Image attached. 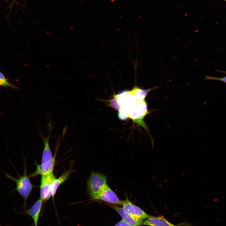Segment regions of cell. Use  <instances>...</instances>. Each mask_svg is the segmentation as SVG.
I'll use <instances>...</instances> for the list:
<instances>
[{
  "label": "cell",
  "mask_w": 226,
  "mask_h": 226,
  "mask_svg": "<svg viewBox=\"0 0 226 226\" xmlns=\"http://www.w3.org/2000/svg\"><path fill=\"white\" fill-rule=\"evenodd\" d=\"M146 95L141 90L134 87L131 91H123L115 96L111 102L113 107L119 111V117L124 120L129 117L149 133L143 119L148 114L145 100Z\"/></svg>",
  "instance_id": "cell-1"
},
{
  "label": "cell",
  "mask_w": 226,
  "mask_h": 226,
  "mask_svg": "<svg viewBox=\"0 0 226 226\" xmlns=\"http://www.w3.org/2000/svg\"><path fill=\"white\" fill-rule=\"evenodd\" d=\"M107 185L105 175L93 172L87 181V191L91 198L95 199Z\"/></svg>",
  "instance_id": "cell-2"
},
{
  "label": "cell",
  "mask_w": 226,
  "mask_h": 226,
  "mask_svg": "<svg viewBox=\"0 0 226 226\" xmlns=\"http://www.w3.org/2000/svg\"><path fill=\"white\" fill-rule=\"evenodd\" d=\"M4 174L7 178L16 183V187L15 190H16L24 199V203L23 207L26 209L27 200L33 187L30 179V177L27 175L26 165H24V172L23 175L21 176L19 175V178L18 179L6 173Z\"/></svg>",
  "instance_id": "cell-3"
},
{
  "label": "cell",
  "mask_w": 226,
  "mask_h": 226,
  "mask_svg": "<svg viewBox=\"0 0 226 226\" xmlns=\"http://www.w3.org/2000/svg\"><path fill=\"white\" fill-rule=\"evenodd\" d=\"M121 206L125 211L135 218L144 220L151 216L134 204L127 197L125 200L122 201Z\"/></svg>",
  "instance_id": "cell-4"
},
{
  "label": "cell",
  "mask_w": 226,
  "mask_h": 226,
  "mask_svg": "<svg viewBox=\"0 0 226 226\" xmlns=\"http://www.w3.org/2000/svg\"><path fill=\"white\" fill-rule=\"evenodd\" d=\"M55 178L53 173L41 176L40 198L43 201L48 200L51 196V185Z\"/></svg>",
  "instance_id": "cell-5"
},
{
  "label": "cell",
  "mask_w": 226,
  "mask_h": 226,
  "mask_svg": "<svg viewBox=\"0 0 226 226\" xmlns=\"http://www.w3.org/2000/svg\"><path fill=\"white\" fill-rule=\"evenodd\" d=\"M57 148H56L55 153L50 160L44 163H41V164H38L35 163L36 169L33 173L29 175L30 177L34 178L39 175L41 176L53 173Z\"/></svg>",
  "instance_id": "cell-6"
},
{
  "label": "cell",
  "mask_w": 226,
  "mask_h": 226,
  "mask_svg": "<svg viewBox=\"0 0 226 226\" xmlns=\"http://www.w3.org/2000/svg\"><path fill=\"white\" fill-rule=\"evenodd\" d=\"M95 200L105 202L108 204L121 205L122 200L107 185L97 196Z\"/></svg>",
  "instance_id": "cell-7"
},
{
  "label": "cell",
  "mask_w": 226,
  "mask_h": 226,
  "mask_svg": "<svg viewBox=\"0 0 226 226\" xmlns=\"http://www.w3.org/2000/svg\"><path fill=\"white\" fill-rule=\"evenodd\" d=\"M108 205L115 210L125 221L131 226H141L143 220L133 217L126 213L121 208L117 205L108 204Z\"/></svg>",
  "instance_id": "cell-8"
},
{
  "label": "cell",
  "mask_w": 226,
  "mask_h": 226,
  "mask_svg": "<svg viewBox=\"0 0 226 226\" xmlns=\"http://www.w3.org/2000/svg\"><path fill=\"white\" fill-rule=\"evenodd\" d=\"M48 126L49 128L48 134L47 137H45L42 135L40 128L39 127L40 136L44 144V148L41 158V164L45 163L50 160L53 156L50 147L49 142L51 132L52 129V126L51 123H49Z\"/></svg>",
  "instance_id": "cell-9"
},
{
  "label": "cell",
  "mask_w": 226,
  "mask_h": 226,
  "mask_svg": "<svg viewBox=\"0 0 226 226\" xmlns=\"http://www.w3.org/2000/svg\"><path fill=\"white\" fill-rule=\"evenodd\" d=\"M43 201L39 198L29 209L25 210L22 214H27L32 218L35 226H38V222L42 208Z\"/></svg>",
  "instance_id": "cell-10"
},
{
  "label": "cell",
  "mask_w": 226,
  "mask_h": 226,
  "mask_svg": "<svg viewBox=\"0 0 226 226\" xmlns=\"http://www.w3.org/2000/svg\"><path fill=\"white\" fill-rule=\"evenodd\" d=\"M74 171L72 169V165H71L68 169L64 172L60 177L54 179L51 187V197L53 200L59 187L68 179Z\"/></svg>",
  "instance_id": "cell-11"
},
{
  "label": "cell",
  "mask_w": 226,
  "mask_h": 226,
  "mask_svg": "<svg viewBox=\"0 0 226 226\" xmlns=\"http://www.w3.org/2000/svg\"><path fill=\"white\" fill-rule=\"evenodd\" d=\"M143 225L148 226H176L162 216L157 217L151 216L144 221Z\"/></svg>",
  "instance_id": "cell-12"
},
{
  "label": "cell",
  "mask_w": 226,
  "mask_h": 226,
  "mask_svg": "<svg viewBox=\"0 0 226 226\" xmlns=\"http://www.w3.org/2000/svg\"><path fill=\"white\" fill-rule=\"evenodd\" d=\"M0 86L5 87H10L14 89H18V88L14 85L9 82L4 75L0 71Z\"/></svg>",
  "instance_id": "cell-13"
},
{
  "label": "cell",
  "mask_w": 226,
  "mask_h": 226,
  "mask_svg": "<svg viewBox=\"0 0 226 226\" xmlns=\"http://www.w3.org/2000/svg\"><path fill=\"white\" fill-rule=\"evenodd\" d=\"M205 79L206 80H215L223 82L226 83V76L221 77H216L208 75L205 76Z\"/></svg>",
  "instance_id": "cell-14"
},
{
  "label": "cell",
  "mask_w": 226,
  "mask_h": 226,
  "mask_svg": "<svg viewBox=\"0 0 226 226\" xmlns=\"http://www.w3.org/2000/svg\"><path fill=\"white\" fill-rule=\"evenodd\" d=\"M114 226H131L126 222L122 219Z\"/></svg>",
  "instance_id": "cell-15"
},
{
  "label": "cell",
  "mask_w": 226,
  "mask_h": 226,
  "mask_svg": "<svg viewBox=\"0 0 226 226\" xmlns=\"http://www.w3.org/2000/svg\"><path fill=\"white\" fill-rule=\"evenodd\" d=\"M216 71L218 72L223 73L224 74H226V71H223L220 70H216Z\"/></svg>",
  "instance_id": "cell-16"
},
{
  "label": "cell",
  "mask_w": 226,
  "mask_h": 226,
  "mask_svg": "<svg viewBox=\"0 0 226 226\" xmlns=\"http://www.w3.org/2000/svg\"><path fill=\"white\" fill-rule=\"evenodd\" d=\"M16 0H14L13 1L12 3L10 5V7H9L10 8H11L13 6V5L14 4V3H15V2L16 1Z\"/></svg>",
  "instance_id": "cell-17"
},
{
  "label": "cell",
  "mask_w": 226,
  "mask_h": 226,
  "mask_svg": "<svg viewBox=\"0 0 226 226\" xmlns=\"http://www.w3.org/2000/svg\"><path fill=\"white\" fill-rule=\"evenodd\" d=\"M226 2V0H224Z\"/></svg>",
  "instance_id": "cell-18"
}]
</instances>
